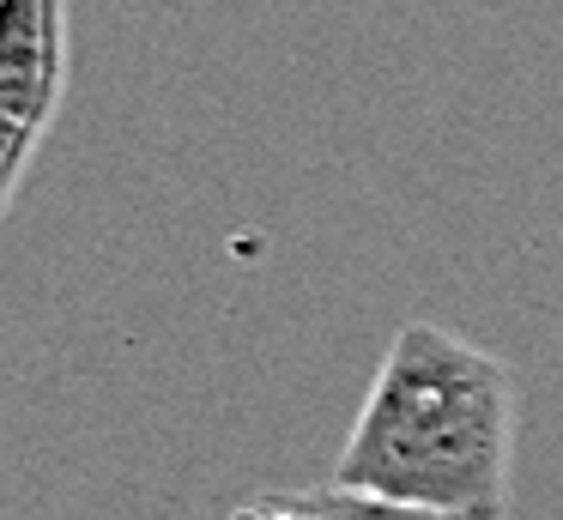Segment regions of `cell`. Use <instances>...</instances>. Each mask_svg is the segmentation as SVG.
<instances>
[{
	"label": "cell",
	"instance_id": "cell-1",
	"mask_svg": "<svg viewBox=\"0 0 563 520\" xmlns=\"http://www.w3.org/2000/svg\"><path fill=\"white\" fill-rule=\"evenodd\" d=\"M521 387L497 351L406 321L382 351L333 484L442 520H503Z\"/></svg>",
	"mask_w": 563,
	"mask_h": 520
},
{
	"label": "cell",
	"instance_id": "cell-2",
	"mask_svg": "<svg viewBox=\"0 0 563 520\" xmlns=\"http://www.w3.org/2000/svg\"><path fill=\"white\" fill-rule=\"evenodd\" d=\"M67 91V0H0V206H13Z\"/></svg>",
	"mask_w": 563,
	"mask_h": 520
},
{
	"label": "cell",
	"instance_id": "cell-3",
	"mask_svg": "<svg viewBox=\"0 0 563 520\" xmlns=\"http://www.w3.org/2000/svg\"><path fill=\"white\" fill-rule=\"evenodd\" d=\"M231 520H442V515H418V508H394L376 502V496H357V490H267V496H249Z\"/></svg>",
	"mask_w": 563,
	"mask_h": 520
}]
</instances>
